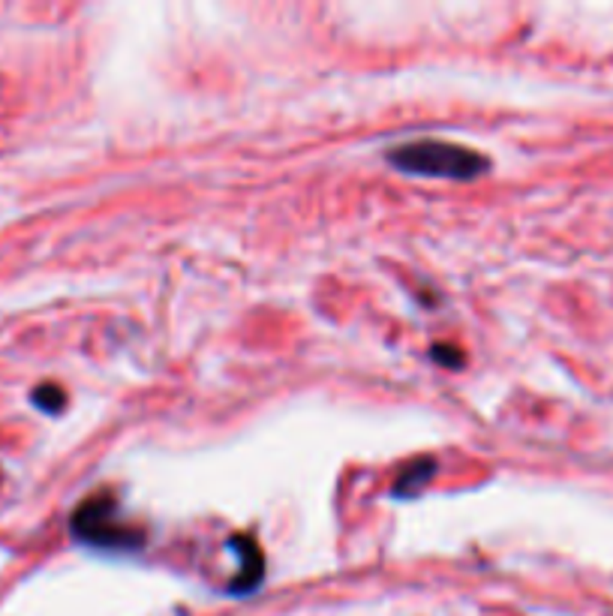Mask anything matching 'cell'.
I'll list each match as a JSON object with an SVG mask.
<instances>
[{
	"mask_svg": "<svg viewBox=\"0 0 613 616\" xmlns=\"http://www.w3.org/2000/svg\"><path fill=\"white\" fill-rule=\"evenodd\" d=\"M388 163L397 172L424 175V177H448V181H473L487 172V156L464 145L436 142V138H421V142L394 145L388 151Z\"/></svg>",
	"mask_w": 613,
	"mask_h": 616,
	"instance_id": "1",
	"label": "cell"
},
{
	"mask_svg": "<svg viewBox=\"0 0 613 616\" xmlns=\"http://www.w3.org/2000/svg\"><path fill=\"white\" fill-rule=\"evenodd\" d=\"M70 532L75 541L97 550H139L145 547V529L120 520L118 502L109 493L84 499L70 517Z\"/></svg>",
	"mask_w": 613,
	"mask_h": 616,
	"instance_id": "2",
	"label": "cell"
},
{
	"mask_svg": "<svg viewBox=\"0 0 613 616\" xmlns=\"http://www.w3.org/2000/svg\"><path fill=\"white\" fill-rule=\"evenodd\" d=\"M229 547L241 559V568H238V574H235L229 592L247 595V592L256 590V586L262 583V577H265V556H262V547L256 545V538H250V535L229 538Z\"/></svg>",
	"mask_w": 613,
	"mask_h": 616,
	"instance_id": "3",
	"label": "cell"
},
{
	"mask_svg": "<svg viewBox=\"0 0 613 616\" xmlns=\"http://www.w3.org/2000/svg\"><path fill=\"white\" fill-rule=\"evenodd\" d=\"M439 463L433 460V457H418V460H412L403 466V472L397 475V481H394V497H415L418 490H424L430 484V479L436 475Z\"/></svg>",
	"mask_w": 613,
	"mask_h": 616,
	"instance_id": "4",
	"label": "cell"
},
{
	"mask_svg": "<svg viewBox=\"0 0 613 616\" xmlns=\"http://www.w3.org/2000/svg\"><path fill=\"white\" fill-rule=\"evenodd\" d=\"M31 400L36 406L43 409V412H61L63 409V403H67V394H63V391L58 388V385H52V382H45V385H40L31 394Z\"/></svg>",
	"mask_w": 613,
	"mask_h": 616,
	"instance_id": "5",
	"label": "cell"
},
{
	"mask_svg": "<svg viewBox=\"0 0 613 616\" xmlns=\"http://www.w3.org/2000/svg\"><path fill=\"white\" fill-rule=\"evenodd\" d=\"M433 358H436L442 367H464V352L455 346H433Z\"/></svg>",
	"mask_w": 613,
	"mask_h": 616,
	"instance_id": "6",
	"label": "cell"
}]
</instances>
